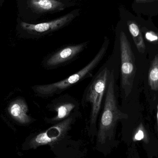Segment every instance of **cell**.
I'll return each mask as SVG.
<instances>
[{"instance_id": "9a60e30c", "label": "cell", "mask_w": 158, "mask_h": 158, "mask_svg": "<svg viewBox=\"0 0 158 158\" xmlns=\"http://www.w3.org/2000/svg\"><path fill=\"white\" fill-rule=\"evenodd\" d=\"M157 1L158 0H135V2L138 3H142L151 2Z\"/></svg>"}, {"instance_id": "8fae6325", "label": "cell", "mask_w": 158, "mask_h": 158, "mask_svg": "<svg viewBox=\"0 0 158 158\" xmlns=\"http://www.w3.org/2000/svg\"><path fill=\"white\" fill-rule=\"evenodd\" d=\"M128 24L130 33L138 52L141 53H143L145 51V44L139 27L134 21H129Z\"/></svg>"}, {"instance_id": "3957f363", "label": "cell", "mask_w": 158, "mask_h": 158, "mask_svg": "<svg viewBox=\"0 0 158 158\" xmlns=\"http://www.w3.org/2000/svg\"><path fill=\"white\" fill-rule=\"evenodd\" d=\"M117 98L116 76L113 69L104 98L98 134V140L101 143H105L107 138H112L118 122L128 117L119 109Z\"/></svg>"}, {"instance_id": "5b68a950", "label": "cell", "mask_w": 158, "mask_h": 158, "mask_svg": "<svg viewBox=\"0 0 158 158\" xmlns=\"http://www.w3.org/2000/svg\"><path fill=\"white\" fill-rule=\"evenodd\" d=\"M89 42L64 45L48 54L43 60V67L52 70L67 65L79 58L88 47Z\"/></svg>"}, {"instance_id": "8992f818", "label": "cell", "mask_w": 158, "mask_h": 158, "mask_svg": "<svg viewBox=\"0 0 158 158\" xmlns=\"http://www.w3.org/2000/svg\"><path fill=\"white\" fill-rule=\"evenodd\" d=\"M81 106V102L69 94L59 95L46 106L47 110L55 115L52 118H46L45 120L48 123H58L80 112Z\"/></svg>"}, {"instance_id": "277c9868", "label": "cell", "mask_w": 158, "mask_h": 158, "mask_svg": "<svg viewBox=\"0 0 158 158\" xmlns=\"http://www.w3.org/2000/svg\"><path fill=\"white\" fill-rule=\"evenodd\" d=\"M121 58V85L125 98L131 94L136 73L135 58L126 34H120Z\"/></svg>"}, {"instance_id": "52a82bcc", "label": "cell", "mask_w": 158, "mask_h": 158, "mask_svg": "<svg viewBox=\"0 0 158 158\" xmlns=\"http://www.w3.org/2000/svg\"><path fill=\"white\" fill-rule=\"evenodd\" d=\"M81 115V112L75 113L68 118L56 123L45 131L39 134L31 140L29 143L31 148H35L40 146L52 144L61 140Z\"/></svg>"}, {"instance_id": "7c38bea8", "label": "cell", "mask_w": 158, "mask_h": 158, "mask_svg": "<svg viewBox=\"0 0 158 158\" xmlns=\"http://www.w3.org/2000/svg\"><path fill=\"white\" fill-rule=\"evenodd\" d=\"M148 81L152 90H158V54L155 56L150 66Z\"/></svg>"}, {"instance_id": "30bf717a", "label": "cell", "mask_w": 158, "mask_h": 158, "mask_svg": "<svg viewBox=\"0 0 158 158\" xmlns=\"http://www.w3.org/2000/svg\"><path fill=\"white\" fill-rule=\"evenodd\" d=\"M31 7L39 12H47L64 9L63 3L56 0H30Z\"/></svg>"}, {"instance_id": "7a4b0ae2", "label": "cell", "mask_w": 158, "mask_h": 158, "mask_svg": "<svg viewBox=\"0 0 158 158\" xmlns=\"http://www.w3.org/2000/svg\"><path fill=\"white\" fill-rule=\"evenodd\" d=\"M113 69L110 65V59L107 60L93 76L84 92L81 105L83 107L90 106L89 123L90 129L95 130L98 117L102 109L107 86Z\"/></svg>"}, {"instance_id": "2e32d148", "label": "cell", "mask_w": 158, "mask_h": 158, "mask_svg": "<svg viewBox=\"0 0 158 158\" xmlns=\"http://www.w3.org/2000/svg\"><path fill=\"white\" fill-rule=\"evenodd\" d=\"M157 130L158 131V105L157 106Z\"/></svg>"}, {"instance_id": "6da1fadb", "label": "cell", "mask_w": 158, "mask_h": 158, "mask_svg": "<svg viewBox=\"0 0 158 158\" xmlns=\"http://www.w3.org/2000/svg\"><path fill=\"white\" fill-rule=\"evenodd\" d=\"M109 43L108 38H105L103 44L94 58L85 66L75 74L55 82L34 85L32 87L33 91L40 97L49 98L62 94L63 92L80 82L93 77L94 71L106 54Z\"/></svg>"}, {"instance_id": "ba28073f", "label": "cell", "mask_w": 158, "mask_h": 158, "mask_svg": "<svg viewBox=\"0 0 158 158\" xmlns=\"http://www.w3.org/2000/svg\"><path fill=\"white\" fill-rule=\"evenodd\" d=\"M75 16V14L71 13L55 20L39 24H31L23 22L21 23V27L24 29L34 34L46 35L64 27L70 22Z\"/></svg>"}, {"instance_id": "4fadbf2b", "label": "cell", "mask_w": 158, "mask_h": 158, "mask_svg": "<svg viewBox=\"0 0 158 158\" xmlns=\"http://www.w3.org/2000/svg\"><path fill=\"white\" fill-rule=\"evenodd\" d=\"M145 134L143 126H140L137 130L134 136V140L136 141H141L144 138Z\"/></svg>"}, {"instance_id": "5bb4252c", "label": "cell", "mask_w": 158, "mask_h": 158, "mask_svg": "<svg viewBox=\"0 0 158 158\" xmlns=\"http://www.w3.org/2000/svg\"><path fill=\"white\" fill-rule=\"evenodd\" d=\"M146 38L147 40L150 42H155L157 41L158 37L157 35L153 31L147 32L146 34Z\"/></svg>"}, {"instance_id": "9c48e42d", "label": "cell", "mask_w": 158, "mask_h": 158, "mask_svg": "<svg viewBox=\"0 0 158 158\" xmlns=\"http://www.w3.org/2000/svg\"><path fill=\"white\" fill-rule=\"evenodd\" d=\"M28 110L26 102L21 99H17L11 103L8 109L12 118L22 124H27L32 120L31 118L27 115Z\"/></svg>"}]
</instances>
